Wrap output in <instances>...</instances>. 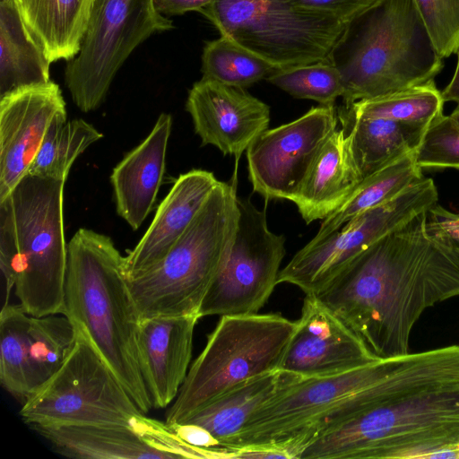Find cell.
Segmentation results:
<instances>
[{"mask_svg": "<svg viewBox=\"0 0 459 459\" xmlns=\"http://www.w3.org/2000/svg\"><path fill=\"white\" fill-rule=\"evenodd\" d=\"M377 358L408 354L423 312L459 296V240L422 212L315 294Z\"/></svg>", "mask_w": 459, "mask_h": 459, "instance_id": "1", "label": "cell"}, {"mask_svg": "<svg viewBox=\"0 0 459 459\" xmlns=\"http://www.w3.org/2000/svg\"><path fill=\"white\" fill-rule=\"evenodd\" d=\"M459 459V344L409 352L377 398L300 459Z\"/></svg>", "mask_w": 459, "mask_h": 459, "instance_id": "2", "label": "cell"}, {"mask_svg": "<svg viewBox=\"0 0 459 459\" xmlns=\"http://www.w3.org/2000/svg\"><path fill=\"white\" fill-rule=\"evenodd\" d=\"M65 310L98 350L138 408L152 407L138 360L140 318L112 239L79 229L68 243Z\"/></svg>", "mask_w": 459, "mask_h": 459, "instance_id": "3", "label": "cell"}, {"mask_svg": "<svg viewBox=\"0 0 459 459\" xmlns=\"http://www.w3.org/2000/svg\"><path fill=\"white\" fill-rule=\"evenodd\" d=\"M65 180L27 174L0 202V269L30 316L64 314L68 244L64 228Z\"/></svg>", "mask_w": 459, "mask_h": 459, "instance_id": "4", "label": "cell"}, {"mask_svg": "<svg viewBox=\"0 0 459 459\" xmlns=\"http://www.w3.org/2000/svg\"><path fill=\"white\" fill-rule=\"evenodd\" d=\"M442 59L414 0H378L348 23L329 61L350 108L434 80Z\"/></svg>", "mask_w": 459, "mask_h": 459, "instance_id": "5", "label": "cell"}, {"mask_svg": "<svg viewBox=\"0 0 459 459\" xmlns=\"http://www.w3.org/2000/svg\"><path fill=\"white\" fill-rule=\"evenodd\" d=\"M238 221L235 173L231 181H219L160 261L126 278L140 321L159 316H198L207 290L230 255Z\"/></svg>", "mask_w": 459, "mask_h": 459, "instance_id": "6", "label": "cell"}, {"mask_svg": "<svg viewBox=\"0 0 459 459\" xmlns=\"http://www.w3.org/2000/svg\"><path fill=\"white\" fill-rule=\"evenodd\" d=\"M296 321L280 314L222 316L190 367L165 423H180L227 391L279 370Z\"/></svg>", "mask_w": 459, "mask_h": 459, "instance_id": "7", "label": "cell"}, {"mask_svg": "<svg viewBox=\"0 0 459 459\" xmlns=\"http://www.w3.org/2000/svg\"><path fill=\"white\" fill-rule=\"evenodd\" d=\"M77 329V328H76ZM30 426H113L144 429V416L103 357L77 329L60 368L20 411Z\"/></svg>", "mask_w": 459, "mask_h": 459, "instance_id": "8", "label": "cell"}, {"mask_svg": "<svg viewBox=\"0 0 459 459\" xmlns=\"http://www.w3.org/2000/svg\"><path fill=\"white\" fill-rule=\"evenodd\" d=\"M199 13L278 69L329 60L348 26L286 0H213Z\"/></svg>", "mask_w": 459, "mask_h": 459, "instance_id": "9", "label": "cell"}, {"mask_svg": "<svg viewBox=\"0 0 459 459\" xmlns=\"http://www.w3.org/2000/svg\"><path fill=\"white\" fill-rule=\"evenodd\" d=\"M173 28L153 0H94L80 51L65 70L76 107L85 113L97 109L131 53L154 33Z\"/></svg>", "mask_w": 459, "mask_h": 459, "instance_id": "10", "label": "cell"}, {"mask_svg": "<svg viewBox=\"0 0 459 459\" xmlns=\"http://www.w3.org/2000/svg\"><path fill=\"white\" fill-rule=\"evenodd\" d=\"M432 178L417 182L394 198L370 208L330 235L311 239L281 269L278 283L299 287L305 294H316L357 255L382 237L404 226L437 203Z\"/></svg>", "mask_w": 459, "mask_h": 459, "instance_id": "11", "label": "cell"}, {"mask_svg": "<svg viewBox=\"0 0 459 459\" xmlns=\"http://www.w3.org/2000/svg\"><path fill=\"white\" fill-rule=\"evenodd\" d=\"M238 221L230 255L207 290L199 317L256 314L278 284L285 237L272 232L265 208L238 197Z\"/></svg>", "mask_w": 459, "mask_h": 459, "instance_id": "12", "label": "cell"}, {"mask_svg": "<svg viewBox=\"0 0 459 459\" xmlns=\"http://www.w3.org/2000/svg\"><path fill=\"white\" fill-rule=\"evenodd\" d=\"M337 122L335 106L321 105L261 133L246 151L253 191L266 201L292 202Z\"/></svg>", "mask_w": 459, "mask_h": 459, "instance_id": "13", "label": "cell"}, {"mask_svg": "<svg viewBox=\"0 0 459 459\" xmlns=\"http://www.w3.org/2000/svg\"><path fill=\"white\" fill-rule=\"evenodd\" d=\"M378 359L315 294H306L301 316L296 321L279 370L302 379L325 377Z\"/></svg>", "mask_w": 459, "mask_h": 459, "instance_id": "14", "label": "cell"}, {"mask_svg": "<svg viewBox=\"0 0 459 459\" xmlns=\"http://www.w3.org/2000/svg\"><path fill=\"white\" fill-rule=\"evenodd\" d=\"M65 111L60 87L52 81L0 97V202L27 175L49 126Z\"/></svg>", "mask_w": 459, "mask_h": 459, "instance_id": "15", "label": "cell"}, {"mask_svg": "<svg viewBox=\"0 0 459 459\" xmlns=\"http://www.w3.org/2000/svg\"><path fill=\"white\" fill-rule=\"evenodd\" d=\"M186 108L202 146L212 144L224 155H241L270 123V107L245 88L202 79L190 89Z\"/></svg>", "mask_w": 459, "mask_h": 459, "instance_id": "16", "label": "cell"}, {"mask_svg": "<svg viewBox=\"0 0 459 459\" xmlns=\"http://www.w3.org/2000/svg\"><path fill=\"white\" fill-rule=\"evenodd\" d=\"M196 315L159 316L140 321L137 351L152 407L166 408L177 398L188 373Z\"/></svg>", "mask_w": 459, "mask_h": 459, "instance_id": "17", "label": "cell"}, {"mask_svg": "<svg viewBox=\"0 0 459 459\" xmlns=\"http://www.w3.org/2000/svg\"><path fill=\"white\" fill-rule=\"evenodd\" d=\"M55 450L77 459L178 458L175 435L155 420L144 429L113 426H30Z\"/></svg>", "mask_w": 459, "mask_h": 459, "instance_id": "18", "label": "cell"}, {"mask_svg": "<svg viewBox=\"0 0 459 459\" xmlns=\"http://www.w3.org/2000/svg\"><path fill=\"white\" fill-rule=\"evenodd\" d=\"M218 183L212 172L204 169L179 175L143 238L125 256L126 278L150 268L168 254Z\"/></svg>", "mask_w": 459, "mask_h": 459, "instance_id": "19", "label": "cell"}, {"mask_svg": "<svg viewBox=\"0 0 459 459\" xmlns=\"http://www.w3.org/2000/svg\"><path fill=\"white\" fill-rule=\"evenodd\" d=\"M172 117L161 113L148 136L113 169L110 182L117 214L138 230L152 211L161 185Z\"/></svg>", "mask_w": 459, "mask_h": 459, "instance_id": "20", "label": "cell"}, {"mask_svg": "<svg viewBox=\"0 0 459 459\" xmlns=\"http://www.w3.org/2000/svg\"><path fill=\"white\" fill-rule=\"evenodd\" d=\"M361 180L346 132L337 128L292 202L307 224L324 220L345 203Z\"/></svg>", "mask_w": 459, "mask_h": 459, "instance_id": "21", "label": "cell"}, {"mask_svg": "<svg viewBox=\"0 0 459 459\" xmlns=\"http://www.w3.org/2000/svg\"><path fill=\"white\" fill-rule=\"evenodd\" d=\"M337 116L362 179L389 162L418 151L430 124L356 117L343 106Z\"/></svg>", "mask_w": 459, "mask_h": 459, "instance_id": "22", "label": "cell"}, {"mask_svg": "<svg viewBox=\"0 0 459 459\" xmlns=\"http://www.w3.org/2000/svg\"><path fill=\"white\" fill-rule=\"evenodd\" d=\"M22 22L50 63L81 48L94 0H14Z\"/></svg>", "mask_w": 459, "mask_h": 459, "instance_id": "23", "label": "cell"}, {"mask_svg": "<svg viewBox=\"0 0 459 459\" xmlns=\"http://www.w3.org/2000/svg\"><path fill=\"white\" fill-rule=\"evenodd\" d=\"M299 378L281 370L258 376L218 396L182 422L202 426L221 448L227 449V442L243 429L257 409Z\"/></svg>", "mask_w": 459, "mask_h": 459, "instance_id": "24", "label": "cell"}, {"mask_svg": "<svg viewBox=\"0 0 459 459\" xmlns=\"http://www.w3.org/2000/svg\"><path fill=\"white\" fill-rule=\"evenodd\" d=\"M50 62L32 39L14 0H0V97L50 82Z\"/></svg>", "mask_w": 459, "mask_h": 459, "instance_id": "25", "label": "cell"}, {"mask_svg": "<svg viewBox=\"0 0 459 459\" xmlns=\"http://www.w3.org/2000/svg\"><path fill=\"white\" fill-rule=\"evenodd\" d=\"M416 152L407 153L364 178L345 203L325 218L316 235L319 240L342 228L361 212L379 205L425 178Z\"/></svg>", "mask_w": 459, "mask_h": 459, "instance_id": "26", "label": "cell"}, {"mask_svg": "<svg viewBox=\"0 0 459 459\" xmlns=\"http://www.w3.org/2000/svg\"><path fill=\"white\" fill-rule=\"evenodd\" d=\"M103 134L83 119L66 120V111L58 114L49 126L29 168L30 175L66 180L74 160Z\"/></svg>", "mask_w": 459, "mask_h": 459, "instance_id": "27", "label": "cell"}, {"mask_svg": "<svg viewBox=\"0 0 459 459\" xmlns=\"http://www.w3.org/2000/svg\"><path fill=\"white\" fill-rule=\"evenodd\" d=\"M76 337V327L65 315L30 316L27 354L32 394L60 368Z\"/></svg>", "mask_w": 459, "mask_h": 459, "instance_id": "28", "label": "cell"}, {"mask_svg": "<svg viewBox=\"0 0 459 459\" xmlns=\"http://www.w3.org/2000/svg\"><path fill=\"white\" fill-rule=\"evenodd\" d=\"M445 100L434 80L345 108L362 117L430 124L443 114Z\"/></svg>", "mask_w": 459, "mask_h": 459, "instance_id": "29", "label": "cell"}, {"mask_svg": "<svg viewBox=\"0 0 459 459\" xmlns=\"http://www.w3.org/2000/svg\"><path fill=\"white\" fill-rule=\"evenodd\" d=\"M278 68L228 37L206 42L202 55L203 77L247 88Z\"/></svg>", "mask_w": 459, "mask_h": 459, "instance_id": "30", "label": "cell"}, {"mask_svg": "<svg viewBox=\"0 0 459 459\" xmlns=\"http://www.w3.org/2000/svg\"><path fill=\"white\" fill-rule=\"evenodd\" d=\"M30 317L20 304L4 306L0 314V381L23 401L32 394L27 354Z\"/></svg>", "mask_w": 459, "mask_h": 459, "instance_id": "31", "label": "cell"}, {"mask_svg": "<svg viewBox=\"0 0 459 459\" xmlns=\"http://www.w3.org/2000/svg\"><path fill=\"white\" fill-rule=\"evenodd\" d=\"M266 81L297 99L334 106L343 94L342 75L329 60L277 69Z\"/></svg>", "mask_w": 459, "mask_h": 459, "instance_id": "32", "label": "cell"}, {"mask_svg": "<svg viewBox=\"0 0 459 459\" xmlns=\"http://www.w3.org/2000/svg\"><path fill=\"white\" fill-rule=\"evenodd\" d=\"M416 160L421 169H459V126L450 116L442 114L430 123Z\"/></svg>", "mask_w": 459, "mask_h": 459, "instance_id": "33", "label": "cell"}, {"mask_svg": "<svg viewBox=\"0 0 459 459\" xmlns=\"http://www.w3.org/2000/svg\"><path fill=\"white\" fill-rule=\"evenodd\" d=\"M442 58L459 47V0H414Z\"/></svg>", "mask_w": 459, "mask_h": 459, "instance_id": "34", "label": "cell"}, {"mask_svg": "<svg viewBox=\"0 0 459 459\" xmlns=\"http://www.w3.org/2000/svg\"><path fill=\"white\" fill-rule=\"evenodd\" d=\"M299 9L349 23L378 0H286Z\"/></svg>", "mask_w": 459, "mask_h": 459, "instance_id": "35", "label": "cell"}, {"mask_svg": "<svg viewBox=\"0 0 459 459\" xmlns=\"http://www.w3.org/2000/svg\"><path fill=\"white\" fill-rule=\"evenodd\" d=\"M168 427L182 441L192 446L221 451L225 453L228 455V458H235L234 452L221 448L214 437L202 426L182 422L172 424Z\"/></svg>", "mask_w": 459, "mask_h": 459, "instance_id": "36", "label": "cell"}, {"mask_svg": "<svg viewBox=\"0 0 459 459\" xmlns=\"http://www.w3.org/2000/svg\"><path fill=\"white\" fill-rule=\"evenodd\" d=\"M156 9L164 16L182 15L187 12H199L213 0H153Z\"/></svg>", "mask_w": 459, "mask_h": 459, "instance_id": "37", "label": "cell"}, {"mask_svg": "<svg viewBox=\"0 0 459 459\" xmlns=\"http://www.w3.org/2000/svg\"><path fill=\"white\" fill-rule=\"evenodd\" d=\"M430 219L437 223L444 230L459 240V219L440 205L436 204L429 212Z\"/></svg>", "mask_w": 459, "mask_h": 459, "instance_id": "38", "label": "cell"}, {"mask_svg": "<svg viewBox=\"0 0 459 459\" xmlns=\"http://www.w3.org/2000/svg\"><path fill=\"white\" fill-rule=\"evenodd\" d=\"M457 63L455 74L447 84V86L442 91L443 99L446 101H455L459 104V47L457 49Z\"/></svg>", "mask_w": 459, "mask_h": 459, "instance_id": "39", "label": "cell"}, {"mask_svg": "<svg viewBox=\"0 0 459 459\" xmlns=\"http://www.w3.org/2000/svg\"><path fill=\"white\" fill-rule=\"evenodd\" d=\"M449 116L459 126V104H457L456 108L454 109V111Z\"/></svg>", "mask_w": 459, "mask_h": 459, "instance_id": "40", "label": "cell"}, {"mask_svg": "<svg viewBox=\"0 0 459 459\" xmlns=\"http://www.w3.org/2000/svg\"><path fill=\"white\" fill-rule=\"evenodd\" d=\"M456 215H457V218L459 219V213H456Z\"/></svg>", "mask_w": 459, "mask_h": 459, "instance_id": "41", "label": "cell"}]
</instances>
